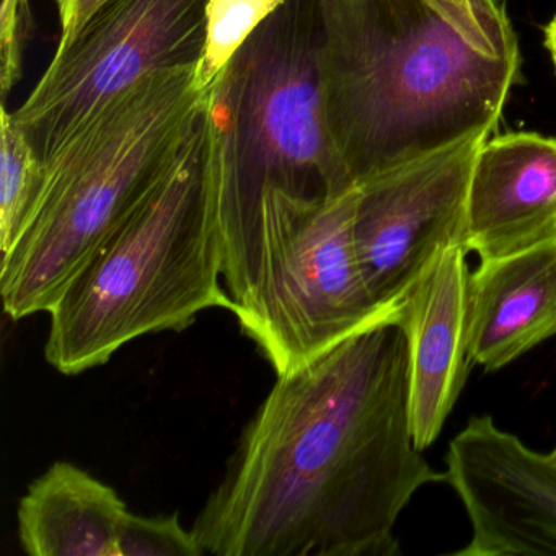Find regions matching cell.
<instances>
[{"label":"cell","instance_id":"cell-1","mask_svg":"<svg viewBox=\"0 0 556 556\" xmlns=\"http://www.w3.org/2000/svg\"><path fill=\"white\" fill-rule=\"evenodd\" d=\"M434 483L392 318L278 376L191 530L216 556H395L400 514Z\"/></svg>","mask_w":556,"mask_h":556},{"label":"cell","instance_id":"cell-2","mask_svg":"<svg viewBox=\"0 0 556 556\" xmlns=\"http://www.w3.org/2000/svg\"><path fill=\"white\" fill-rule=\"evenodd\" d=\"M325 122L354 187L496 131L519 79L501 0H320Z\"/></svg>","mask_w":556,"mask_h":556},{"label":"cell","instance_id":"cell-3","mask_svg":"<svg viewBox=\"0 0 556 556\" xmlns=\"http://www.w3.org/2000/svg\"><path fill=\"white\" fill-rule=\"evenodd\" d=\"M194 70L146 77L87 116L41 162L40 190L0 266L12 320L48 314L167 174L206 110Z\"/></svg>","mask_w":556,"mask_h":556},{"label":"cell","instance_id":"cell-4","mask_svg":"<svg viewBox=\"0 0 556 556\" xmlns=\"http://www.w3.org/2000/svg\"><path fill=\"white\" fill-rule=\"evenodd\" d=\"M320 51V0H285L207 90L206 175L226 286L265 194L330 200L354 188L325 122Z\"/></svg>","mask_w":556,"mask_h":556},{"label":"cell","instance_id":"cell-5","mask_svg":"<svg viewBox=\"0 0 556 556\" xmlns=\"http://www.w3.org/2000/svg\"><path fill=\"white\" fill-rule=\"evenodd\" d=\"M223 273L203 116L167 174L48 312L45 357L77 376L146 334L187 330L201 312L232 314Z\"/></svg>","mask_w":556,"mask_h":556},{"label":"cell","instance_id":"cell-6","mask_svg":"<svg viewBox=\"0 0 556 556\" xmlns=\"http://www.w3.org/2000/svg\"><path fill=\"white\" fill-rule=\"evenodd\" d=\"M357 187L330 200L271 191L236 278L240 330L276 376L374 325L400 318L374 298L354 243Z\"/></svg>","mask_w":556,"mask_h":556},{"label":"cell","instance_id":"cell-7","mask_svg":"<svg viewBox=\"0 0 556 556\" xmlns=\"http://www.w3.org/2000/svg\"><path fill=\"white\" fill-rule=\"evenodd\" d=\"M210 0H106L12 112L41 162L87 116L152 74L197 67Z\"/></svg>","mask_w":556,"mask_h":556},{"label":"cell","instance_id":"cell-8","mask_svg":"<svg viewBox=\"0 0 556 556\" xmlns=\"http://www.w3.org/2000/svg\"><path fill=\"white\" fill-rule=\"evenodd\" d=\"M490 132H477L357 185L354 243L376 301L402 315L445 250L465 247L468 185Z\"/></svg>","mask_w":556,"mask_h":556},{"label":"cell","instance_id":"cell-9","mask_svg":"<svg viewBox=\"0 0 556 556\" xmlns=\"http://www.w3.org/2000/svg\"><path fill=\"white\" fill-rule=\"evenodd\" d=\"M445 483L470 520L457 556L556 555V460L527 447L493 416H473L452 439Z\"/></svg>","mask_w":556,"mask_h":556},{"label":"cell","instance_id":"cell-10","mask_svg":"<svg viewBox=\"0 0 556 556\" xmlns=\"http://www.w3.org/2000/svg\"><path fill=\"white\" fill-rule=\"evenodd\" d=\"M556 239V139L536 132L488 138L471 170L465 249L504 258Z\"/></svg>","mask_w":556,"mask_h":556},{"label":"cell","instance_id":"cell-11","mask_svg":"<svg viewBox=\"0 0 556 556\" xmlns=\"http://www.w3.org/2000/svg\"><path fill=\"white\" fill-rule=\"evenodd\" d=\"M467 249L445 250L413 289L400 324L408 344L409 421L425 452L441 435L473 361L468 341Z\"/></svg>","mask_w":556,"mask_h":556},{"label":"cell","instance_id":"cell-12","mask_svg":"<svg viewBox=\"0 0 556 556\" xmlns=\"http://www.w3.org/2000/svg\"><path fill=\"white\" fill-rule=\"evenodd\" d=\"M556 337V239L504 258L484 260L468 282L473 364L509 366Z\"/></svg>","mask_w":556,"mask_h":556},{"label":"cell","instance_id":"cell-13","mask_svg":"<svg viewBox=\"0 0 556 556\" xmlns=\"http://www.w3.org/2000/svg\"><path fill=\"white\" fill-rule=\"evenodd\" d=\"M129 513L110 484L54 462L18 501V542L30 556H118Z\"/></svg>","mask_w":556,"mask_h":556},{"label":"cell","instance_id":"cell-14","mask_svg":"<svg viewBox=\"0 0 556 556\" xmlns=\"http://www.w3.org/2000/svg\"><path fill=\"white\" fill-rule=\"evenodd\" d=\"M0 250H11L40 190L41 161L4 105L0 110Z\"/></svg>","mask_w":556,"mask_h":556},{"label":"cell","instance_id":"cell-15","mask_svg":"<svg viewBox=\"0 0 556 556\" xmlns=\"http://www.w3.org/2000/svg\"><path fill=\"white\" fill-rule=\"evenodd\" d=\"M285 0H210L206 9V43L194 70V86L207 92L247 38Z\"/></svg>","mask_w":556,"mask_h":556},{"label":"cell","instance_id":"cell-16","mask_svg":"<svg viewBox=\"0 0 556 556\" xmlns=\"http://www.w3.org/2000/svg\"><path fill=\"white\" fill-rule=\"evenodd\" d=\"M193 530L185 529L178 514L138 516L129 513L119 533L118 556H201Z\"/></svg>","mask_w":556,"mask_h":556},{"label":"cell","instance_id":"cell-17","mask_svg":"<svg viewBox=\"0 0 556 556\" xmlns=\"http://www.w3.org/2000/svg\"><path fill=\"white\" fill-rule=\"evenodd\" d=\"M30 0H2L0 9V89L9 96L22 79L24 54L30 38Z\"/></svg>","mask_w":556,"mask_h":556},{"label":"cell","instance_id":"cell-18","mask_svg":"<svg viewBox=\"0 0 556 556\" xmlns=\"http://www.w3.org/2000/svg\"><path fill=\"white\" fill-rule=\"evenodd\" d=\"M60 18V43L54 54L64 53L79 37L87 22L105 4L106 0H54Z\"/></svg>","mask_w":556,"mask_h":556},{"label":"cell","instance_id":"cell-19","mask_svg":"<svg viewBox=\"0 0 556 556\" xmlns=\"http://www.w3.org/2000/svg\"><path fill=\"white\" fill-rule=\"evenodd\" d=\"M545 47L552 60H556V15L545 28Z\"/></svg>","mask_w":556,"mask_h":556},{"label":"cell","instance_id":"cell-20","mask_svg":"<svg viewBox=\"0 0 556 556\" xmlns=\"http://www.w3.org/2000/svg\"><path fill=\"white\" fill-rule=\"evenodd\" d=\"M549 454H552V457L555 458V460H556V447L553 448V451L549 452Z\"/></svg>","mask_w":556,"mask_h":556},{"label":"cell","instance_id":"cell-21","mask_svg":"<svg viewBox=\"0 0 556 556\" xmlns=\"http://www.w3.org/2000/svg\"><path fill=\"white\" fill-rule=\"evenodd\" d=\"M553 64H555V70H556V60H553Z\"/></svg>","mask_w":556,"mask_h":556}]
</instances>
